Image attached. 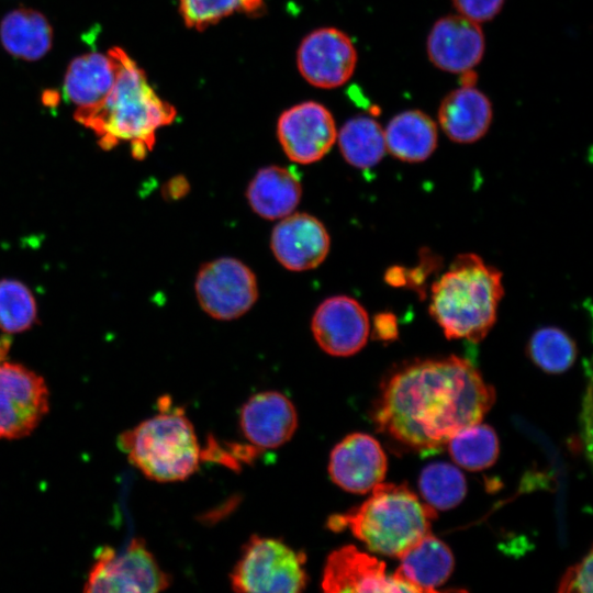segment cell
I'll list each match as a JSON object with an SVG mask.
<instances>
[{
	"instance_id": "4",
	"label": "cell",
	"mask_w": 593,
	"mask_h": 593,
	"mask_svg": "<svg viewBox=\"0 0 593 593\" xmlns=\"http://www.w3.org/2000/svg\"><path fill=\"white\" fill-rule=\"evenodd\" d=\"M360 506L332 515L327 525L334 532L348 528L369 550L400 558L430 533L436 511L404 484H377Z\"/></svg>"
},
{
	"instance_id": "28",
	"label": "cell",
	"mask_w": 593,
	"mask_h": 593,
	"mask_svg": "<svg viewBox=\"0 0 593 593\" xmlns=\"http://www.w3.org/2000/svg\"><path fill=\"white\" fill-rule=\"evenodd\" d=\"M36 321V301L31 290L19 280L1 279L0 329L8 334L22 333Z\"/></svg>"
},
{
	"instance_id": "11",
	"label": "cell",
	"mask_w": 593,
	"mask_h": 593,
	"mask_svg": "<svg viewBox=\"0 0 593 593\" xmlns=\"http://www.w3.org/2000/svg\"><path fill=\"white\" fill-rule=\"evenodd\" d=\"M277 136L290 160L307 165L318 161L331 150L337 139V128L326 107L305 101L281 113Z\"/></svg>"
},
{
	"instance_id": "6",
	"label": "cell",
	"mask_w": 593,
	"mask_h": 593,
	"mask_svg": "<svg viewBox=\"0 0 593 593\" xmlns=\"http://www.w3.org/2000/svg\"><path fill=\"white\" fill-rule=\"evenodd\" d=\"M305 560L302 551L279 539L253 535L230 575L232 588L253 593L302 592L309 583Z\"/></svg>"
},
{
	"instance_id": "2",
	"label": "cell",
	"mask_w": 593,
	"mask_h": 593,
	"mask_svg": "<svg viewBox=\"0 0 593 593\" xmlns=\"http://www.w3.org/2000/svg\"><path fill=\"white\" fill-rule=\"evenodd\" d=\"M116 61V77L108 96L97 105L77 109L74 118L91 130L103 149L122 142L143 159L155 144L159 128L171 124L176 109L149 85L142 68L120 47L109 49Z\"/></svg>"
},
{
	"instance_id": "5",
	"label": "cell",
	"mask_w": 593,
	"mask_h": 593,
	"mask_svg": "<svg viewBox=\"0 0 593 593\" xmlns=\"http://www.w3.org/2000/svg\"><path fill=\"white\" fill-rule=\"evenodd\" d=\"M160 412L120 434L118 445L147 478L175 482L199 467L201 451L193 426L180 407L160 400Z\"/></svg>"
},
{
	"instance_id": "27",
	"label": "cell",
	"mask_w": 593,
	"mask_h": 593,
	"mask_svg": "<svg viewBox=\"0 0 593 593\" xmlns=\"http://www.w3.org/2000/svg\"><path fill=\"white\" fill-rule=\"evenodd\" d=\"M528 354L535 365L548 373L568 370L577 358L573 339L557 327H542L536 331L528 343Z\"/></svg>"
},
{
	"instance_id": "8",
	"label": "cell",
	"mask_w": 593,
	"mask_h": 593,
	"mask_svg": "<svg viewBox=\"0 0 593 593\" xmlns=\"http://www.w3.org/2000/svg\"><path fill=\"white\" fill-rule=\"evenodd\" d=\"M194 290L201 309L220 321L240 317L258 299L256 275L233 257L203 264L197 273Z\"/></svg>"
},
{
	"instance_id": "13",
	"label": "cell",
	"mask_w": 593,
	"mask_h": 593,
	"mask_svg": "<svg viewBox=\"0 0 593 593\" xmlns=\"http://www.w3.org/2000/svg\"><path fill=\"white\" fill-rule=\"evenodd\" d=\"M484 51L481 24L460 14L438 19L427 35L428 59L446 72L463 75L472 71L482 60Z\"/></svg>"
},
{
	"instance_id": "12",
	"label": "cell",
	"mask_w": 593,
	"mask_h": 593,
	"mask_svg": "<svg viewBox=\"0 0 593 593\" xmlns=\"http://www.w3.org/2000/svg\"><path fill=\"white\" fill-rule=\"evenodd\" d=\"M311 328L317 345L326 354L346 357L366 345L370 323L365 307L357 300L335 295L316 307Z\"/></svg>"
},
{
	"instance_id": "32",
	"label": "cell",
	"mask_w": 593,
	"mask_h": 593,
	"mask_svg": "<svg viewBox=\"0 0 593 593\" xmlns=\"http://www.w3.org/2000/svg\"><path fill=\"white\" fill-rule=\"evenodd\" d=\"M396 318L392 313L377 314L373 321V336L381 340H393L398 337Z\"/></svg>"
},
{
	"instance_id": "18",
	"label": "cell",
	"mask_w": 593,
	"mask_h": 593,
	"mask_svg": "<svg viewBox=\"0 0 593 593\" xmlns=\"http://www.w3.org/2000/svg\"><path fill=\"white\" fill-rule=\"evenodd\" d=\"M437 116L441 130L451 141L470 144L489 131L493 108L490 99L473 83H463L445 96Z\"/></svg>"
},
{
	"instance_id": "25",
	"label": "cell",
	"mask_w": 593,
	"mask_h": 593,
	"mask_svg": "<svg viewBox=\"0 0 593 593\" xmlns=\"http://www.w3.org/2000/svg\"><path fill=\"white\" fill-rule=\"evenodd\" d=\"M447 444L454 461L471 471L491 467L499 455V439L494 429L480 422L460 429Z\"/></svg>"
},
{
	"instance_id": "15",
	"label": "cell",
	"mask_w": 593,
	"mask_h": 593,
	"mask_svg": "<svg viewBox=\"0 0 593 593\" xmlns=\"http://www.w3.org/2000/svg\"><path fill=\"white\" fill-rule=\"evenodd\" d=\"M331 238L324 224L307 213H291L273 227L270 248L276 259L292 271L320 266L326 258Z\"/></svg>"
},
{
	"instance_id": "20",
	"label": "cell",
	"mask_w": 593,
	"mask_h": 593,
	"mask_svg": "<svg viewBox=\"0 0 593 593\" xmlns=\"http://www.w3.org/2000/svg\"><path fill=\"white\" fill-rule=\"evenodd\" d=\"M301 197L302 186L296 175L275 165L259 169L246 190L251 210L267 220H280L291 214Z\"/></svg>"
},
{
	"instance_id": "29",
	"label": "cell",
	"mask_w": 593,
	"mask_h": 593,
	"mask_svg": "<svg viewBox=\"0 0 593 593\" xmlns=\"http://www.w3.org/2000/svg\"><path fill=\"white\" fill-rule=\"evenodd\" d=\"M264 0H179V12L184 24L202 31L234 13L258 14Z\"/></svg>"
},
{
	"instance_id": "30",
	"label": "cell",
	"mask_w": 593,
	"mask_h": 593,
	"mask_svg": "<svg viewBox=\"0 0 593 593\" xmlns=\"http://www.w3.org/2000/svg\"><path fill=\"white\" fill-rule=\"evenodd\" d=\"M592 551L578 563L570 567L559 582L560 593H591L592 592Z\"/></svg>"
},
{
	"instance_id": "17",
	"label": "cell",
	"mask_w": 593,
	"mask_h": 593,
	"mask_svg": "<svg viewBox=\"0 0 593 593\" xmlns=\"http://www.w3.org/2000/svg\"><path fill=\"white\" fill-rule=\"evenodd\" d=\"M239 426L246 439L259 449H272L286 444L298 427L293 403L277 391L250 396L239 414Z\"/></svg>"
},
{
	"instance_id": "19",
	"label": "cell",
	"mask_w": 593,
	"mask_h": 593,
	"mask_svg": "<svg viewBox=\"0 0 593 593\" xmlns=\"http://www.w3.org/2000/svg\"><path fill=\"white\" fill-rule=\"evenodd\" d=\"M399 568L392 574L412 592H434L444 584L454 569V556L449 547L430 533L421 538L401 557Z\"/></svg>"
},
{
	"instance_id": "22",
	"label": "cell",
	"mask_w": 593,
	"mask_h": 593,
	"mask_svg": "<svg viewBox=\"0 0 593 593\" xmlns=\"http://www.w3.org/2000/svg\"><path fill=\"white\" fill-rule=\"evenodd\" d=\"M383 132L387 152L402 161H424L437 146V125L421 110L398 113Z\"/></svg>"
},
{
	"instance_id": "3",
	"label": "cell",
	"mask_w": 593,
	"mask_h": 593,
	"mask_svg": "<svg viewBox=\"0 0 593 593\" xmlns=\"http://www.w3.org/2000/svg\"><path fill=\"white\" fill-rule=\"evenodd\" d=\"M429 313L449 339L482 340L504 294L502 273L472 253L458 255L432 286Z\"/></svg>"
},
{
	"instance_id": "1",
	"label": "cell",
	"mask_w": 593,
	"mask_h": 593,
	"mask_svg": "<svg viewBox=\"0 0 593 593\" xmlns=\"http://www.w3.org/2000/svg\"><path fill=\"white\" fill-rule=\"evenodd\" d=\"M494 401V389L469 360H415L384 381L372 418L379 432L424 451L481 422Z\"/></svg>"
},
{
	"instance_id": "14",
	"label": "cell",
	"mask_w": 593,
	"mask_h": 593,
	"mask_svg": "<svg viewBox=\"0 0 593 593\" xmlns=\"http://www.w3.org/2000/svg\"><path fill=\"white\" fill-rule=\"evenodd\" d=\"M388 460L379 441L363 433L342 439L332 450L328 473L339 488L367 493L383 481Z\"/></svg>"
},
{
	"instance_id": "24",
	"label": "cell",
	"mask_w": 593,
	"mask_h": 593,
	"mask_svg": "<svg viewBox=\"0 0 593 593\" xmlns=\"http://www.w3.org/2000/svg\"><path fill=\"white\" fill-rule=\"evenodd\" d=\"M337 139L345 160L360 169L376 166L387 152L383 128L367 115L348 120L337 133Z\"/></svg>"
},
{
	"instance_id": "33",
	"label": "cell",
	"mask_w": 593,
	"mask_h": 593,
	"mask_svg": "<svg viewBox=\"0 0 593 593\" xmlns=\"http://www.w3.org/2000/svg\"><path fill=\"white\" fill-rule=\"evenodd\" d=\"M10 349V339L0 335V361H3Z\"/></svg>"
},
{
	"instance_id": "9",
	"label": "cell",
	"mask_w": 593,
	"mask_h": 593,
	"mask_svg": "<svg viewBox=\"0 0 593 593\" xmlns=\"http://www.w3.org/2000/svg\"><path fill=\"white\" fill-rule=\"evenodd\" d=\"M48 410L45 380L22 365L0 361V438L30 435Z\"/></svg>"
},
{
	"instance_id": "10",
	"label": "cell",
	"mask_w": 593,
	"mask_h": 593,
	"mask_svg": "<svg viewBox=\"0 0 593 593\" xmlns=\"http://www.w3.org/2000/svg\"><path fill=\"white\" fill-rule=\"evenodd\" d=\"M357 51L350 37L335 27H322L309 33L299 45L296 66L312 86L337 88L353 76Z\"/></svg>"
},
{
	"instance_id": "7",
	"label": "cell",
	"mask_w": 593,
	"mask_h": 593,
	"mask_svg": "<svg viewBox=\"0 0 593 593\" xmlns=\"http://www.w3.org/2000/svg\"><path fill=\"white\" fill-rule=\"evenodd\" d=\"M170 585V577L163 571L145 541L133 539L116 552L102 547L88 574L83 592H159Z\"/></svg>"
},
{
	"instance_id": "16",
	"label": "cell",
	"mask_w": 593,
	"mask_h": 593,
	"mask_svg": "<svg viewBox=\"0 0 593 593\" xmlns=\"http://www.w3.org/2000/svg\"><path fill=\"white\" fill-rule=\"evenodd\" d=\"M322 589L325 592H409L387 573L385 563L351 545L343 546L326 559Z\"/></svg>"
},
{
	"instance_id": "21",
	"label": "cell",
	"mask_w": 593,
	"mask_h": 593,
	"mask_svg": "<svg viewBox=\"0 0 593 593\" xmlns=\"http://www.w3.org/2000/svg\"><path fill=\"white\" fill-rule=\"evenodd\" d=\"M116 77V61L109 51L107 54L88 53L76 57L69 64L64 92L77 109L99 104L111 91Z\"/></svg>"
},
{
	"instance_id": "23",
	"label": "cell",
	"mask_w": 593,
	"mask_h": 593,
	"mask_svg": "<svg viewBox=\"0 0 593 593\" xmlns=\"http://www.w3.org/2000/svg\"><path fill=\"white\" fill-rule=\"evenodd\" d=\"M0 38L5 51L12 56L36 60L44 57L51 49L53 29L41 12L19 8L10 11L2 19Z\"/></svg>"
},
{
	"instance_id": "26",
	"label": "cell",
	"mask_w": 593,
	"mask_h": 593,
	"mask_svg": "<svg viewBox=\"0 0 593 593\" xmlns=\"http://www.w3.org/2000/svg\"><path fill=\"white\" fill-rule=\"evenodd\" d=\"M421 494L433 508L449 510L457 506L467 492L466 479L455 466L435 462L426 466L418 480Z\"/></svg>"
},
{
	"instance_id": "31",
	"label": "cell",
	"mask_w": 593,
	"mask_h": 593,
	"mask_svg": "<svg viewBox=\"0 0 593 593\" xmlns=\"http://www.w3.org/2000/svg\"><path fill=\"white\" fill-rule=\"evenodd\" d=\"M506 0H451L458 14L479 24L493 20Z\"/></svg>"
}]
</instances>
